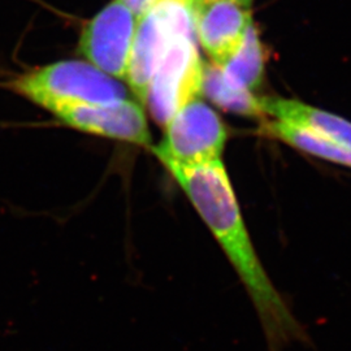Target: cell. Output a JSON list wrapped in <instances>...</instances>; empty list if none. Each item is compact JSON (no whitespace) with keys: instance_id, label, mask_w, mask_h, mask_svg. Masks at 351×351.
I'll return each instance as SVG.
<instances>
[{"instance_id":"6da1fadb","label":"cell","mask_w":351,"mask_h":351,"mask_svg":"<svg viewBox=\"0 0 351 351\" xmlns=\"http://www.w3.org/2000/svg\"><path fill=\"white\" fill-rule=\"evenodd\" d=\"M164 168L186 194L237 272L262 322L269 351H281L293 341H304L303 328L255 251L223 159Z\"/></svg>"},{"instance_id":"7a4b0ae2","label":"cell","mask_w":351,"mask_h":351,"mask_svg":"<svg viewBox=\"0 0 351 351\" xmlns=\"http://www.w3.org/2000/svg\"><path fill=\"white\" fill-rule=\"evenodd\" d=\"M11 88L26 99L50 111L64 103H114L130 99L116 78L86 62L66 60L19 75Z\"/></svg>"},{"instance_id":"3957f363","label":"cell","mask_w":351,"mask_h":351,"mask_svg":"<svg viewBox=\"0 0 351 351\" xmlns=\"http://www.w3.org/2000/svg\"><path fill=\"white\" fill-rule=\"evenodd\" d=\"M194 33L193 12L186 0H156L137 23L125 82L145 107L151 80L177 36Z\"/></svg>"},{"instance_id":"277c9868","label":"cell","mask_w":351,"mask_h":351,"mask_svg":"<svg viewBox=\"0 0 351 351\" xmlns=\"http://www.w3.org/2000/svg\"><path fill=\"white\" fill-rule=\"evenodd\" d=\"M226 139L228 130L220 116L195 99L167 123L163 139L151 150L163 167H191L220 160Z\"/></svg>"},{"instance_id":"5b68a950","label":"cell","mask_w":351,"mask_h":351,"mask_svg":"<svg viewBox=\"0 0 351 351\" xmlns=\"http://www.w3.org/2000/svg\"><path fill=\"white\" fill-rule=\"evenodd\" d=\"M203 68L195 34L177 36L151 80L145 101L159 125L164 128L190 101L201 99Z\"/></svg>"},{"instance_id":"8992f818","label":"cell","mask_w":351,"mask_h":351,"mask_svg":"<svg viewBox=\"0 0 351 351\" xmlns=\"http://www.w3.org/2000/svg\"><path fill=\"white\" fill-rule=\"evenodd\" d=\"M137 17L117 0L106 5L84 26L78 52L88 63L119 81H125Z\"/></svg>"},{"instance_id":"52a82bcc","label":"cell","mask_w":351,"mask_h":351,"mask_svg":"<svg viewBox=\"0 0 351 351\" xmlns=\"http://www.w3.org/2000/svg\"><path fill=\"white\" fill-rule=\"evenodd\" d=\"M49 112L75 130L152 147L146 113L133 99L114 103H64L52 107Z\"/></svg>"},{"instance_id":"ba28073f","label":"cell","mask_w":351,"mask_h":351,"mask_svg":"<svg viewBox=\"0 0 351 351\" xmlns=\"http://www.w3.org/2000/svg\"><path fill=\"white\" fill-rule=\"evenodd\" d=\"M194 34L211 63L224 66L252 24L251 8L233 0H211L191 8Z\"/></svg>"},{"instance_id":"9c48e42d","label":"cell","mask_w":351,"mask_h":351,"mask_svg":"<svg viewBox=\"0 0 351 351\" xmlns=\"http://www.w3.org/2000/svg\"><path fill=\"white\" fill-rule=\"evenodd\" d=\"M265 116L306 128L351 149V121L297 99L261 97Z\"/></svg>"},{"instance_id":"30bf717a","label":"cell","mask_w":351,"mask_h":351,"mask_svg":"<svg viewBox=\"0 0 351 351\" xmlns=\"http://www.w3.org/2000/svg\"><path fill=\"white\" fill-rule=\"evenodd\" d=\"M262 132L265 136L278 139L303 154L311 155L329 163L351 168V149L306 128L282 120L271 119L264 120Z\"/></svg>"},{"instance_id":"8fae6325","label":"cell","mask_w":351,"mask_h":351,"mask_svg":"<svg viewBox=\"0 0 351 351\" xmlns=\"http://www.w3.org/2000/svg\"><path fill=\"white\" fill-rule=\"evenodd\" d=\"M202 97H206L219 108L251 119H263L261 97L255 93L239 88L226 81L221 69L215 64H204Z\"/></svg>"},{"instance_id":"7c38bea8","label":"cell","mask_w":351,"mask_h":351,"mask_svg":"<svg viewBox=\"0 0 351 351\" xmlns=\"http://www.w3.org/2000/svg\"><path fill=\"white\" fill-rule=\"evenodd\" d=\"M265 63L267 52L258 29L252 23L237 53L224 66L219 68L228 82L254 93L263 82Z\"/></svg>"},{"instance_id":"4fadbf2b","label":"cell","mask_w":351,"mask_h":351,"mask_svg":"<svg viewBox=\"0 0 351 351\" xmlns=\"http://www.w3.org/2000/svg\"><path fill=\"white\" fill-rule=\"evenodd\" d=\"M117 1L124 4L126 8L132 11V13L137 17V20H139L150 11L156 0H117Z\"/></svg>"},{"instance_id":"5bb4252c","label":"cell","mask_w":351,"mask_h":351,"mask_svg":"<svg viewBox=\"0 0 351 351\" xmlns=\"http://www.w3.org/2000/svg\"><path fill=\"white\" fill-rule=\"evenodd\" d=\"M186 1H188L189 7H190V8H193V7H195V5L201 4V3H204V1H211V0H186ZM233 1L241 3V4H243V5L249 7V8H251V5H252V3H254V0H233Z\"/></svg>"}]
</instances>
